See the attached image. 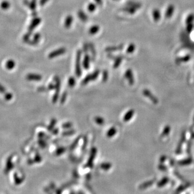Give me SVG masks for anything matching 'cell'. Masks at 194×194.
Returning a JSON list of instances; mask_svg holds the SVG:
<instances>
[{
    "instance_id": "cell-11",
    "label": "cell",
    "mask_w": 194,
    "mask_h": 194,
    "mask_svg": "<svg viewBox=\"0 0 194 194\" xmlns=\"http://www.w3.org/2000/svg\"><path fill=\"white\" fill-rule=\"evenodd\" d=\"M134 114V111L133 109L129 110V111L127 112V113L124 116V121L125 122H127L129 120H130L133 117Z\"/></svg>"
},
{
    "instance_id": "cell-3",
    "label": "cell",
    "mask_w": 194,
    "mask_h": 194,
    "mask_svg": "<svg viewBox=\"0 0 194 194\" xmlns=\"http://www.w3.org/2000/svg\"><path fill=\"white\" fill-rule=\"evenodd\" d=\"M55 82L56 83L55 85V89H56V92L54 95V96L53 97V102L55 103L56 102L58 98V96H59V92L60 91V79L58 76H56L55 77Z\"/></svg>"
},
{
    "instance_id": "cell-23",
    "label": "cell",
    "mask_w": 194,
    "mask_h": 194,
    "mask_svg": "<svg viewBox=\"0 0 194 194\" xmlns=\"http://www.w3.org/2000/svg\"><path fill=\"white\" fill-rule=\"evenodd\" d=\"M89 49L91 51V53H92V57L94 59V58L95 57V50L93 44L92 43L89 44Z\"/></svg>"
},
{
    "instance_id": "cell-9",
    "label": "cell",
    "mask_w": 194,
    "mask_h": 194,
    "mask_svg": "<svg viewBox=\"0 0 194 194\" xmlns=\"http://www.w3.org/2000/svg\"><path fill=\"white\" fill-rule=\"evenodd\" d=\"M90 57L86 53L85 55L84 58L83 60V62H82V65H83V67L85 69H89V66H90Z\"/></svg>"
},
{
    "instance_id": "cell-43",
    "label": "cell",
    "mask_w": 194,
    "mask_h": 194,
    "mask_svg": "<svg viewBox=\"0 0 194 194\" xmlns=\"http://www.w3.org/2000/svg\"><path fill=\"white\" fill-rule=\"evenodd\" d=\"M55 89V85H54L52 83L49 84V85L48 86V89L49 90H53V89Z\"/></svg>"
},
{
    "instance_id": "cell-34",
    "label": "cell",
    "mask_w": 194,
    "mask_h": 194,
    "mask_svg": "<svg viewBox=\"0 0 194 194\" xmlns=\"http://www.w3.org/2000/svg\"><path fill=\"white\" fill-rule=\"evenodd\" d=\"M75 133V131L73 130H69L66 132L63 133V135H65V136H69V135H71Z\"/></svg>"
},
{
    "instance_id": "cell-42",
    "label": "cell",
    "mask_w": 194,
    "mask_h": 194,
    "mask_svg": "<svg viewBox=\"0 0 194 194\" xmlns=\"http://www.w3.org/2000/svg\"><path fill=\"white\" fill-rule=\"evenodd\" d=\"M49 0H41L40 1V4L41 6H44Z\"/></svg>"
},
{
    "instance_id": "cell-18",
    "label": "cell",
    "mask_w": 194,
    "mask_h": 194,
    "mask_svg": "<svg viewBox=\"0 0 194 194\" xmlns=\"http://www.w3.org/2000/svg\"><path fill=\"white\" fill-rule=\"evenodd\" d=\"M15 66V63L13 60H9L6 63V68L8 70H12Z\"/></svg>"
},
{
    "instance_id": "cell-19",
    "label": "cell",
    "mask_w": 194,
    "mask_h": 194,
    "mask_svg": "<svg viewBox=\"0 0 194 194\" xmlns=\"http://www.w3.org/2000/svg\"><path fill=\"white\" fill-rule=\"evenodd\" d=\"M111 167H112V165L110 163H108V162L102 163V165H100L101 168L104 171H108L111 168Z\"/></svg>"
},
{
    "instance_id": "cell-39",
    "label": "cell",
    "mask_w": 194,
    "mask_h": 194,
    "mask_svg": "<svg viewBox=\"0 0 194 194\" xmlns=\"http://www.w3.org/2000/svg\"><path fill=\"white\" fill-rule=\"evenodd\" d=\"M89 49V45H87V44H84V48H83V51L85 53H87Z\"/></svg>"
},
{
    "instance_id": "cell-7",
    "label": "cell",
    "mask_w": 194,
    "mask_h": 194,
    "mask_svg": "<svg viewBox=\"0 0 194 194\" xmlns=\"http://www.w3.org/2000/svg\"><path fill=\"white\" fill-rule=\"evenodd\" d=\"M26 79L29 80H35V81H40L42 79V77L40 75L38 74H28L26 76Z\"/></svg>"
},
{
    "instance_id": "cell-45",
    "label": "cell",
    "mask_w": 194,
    "mask_h": 194,
    "mask_svg": "<svg viewBox=\"0 0 194 194\" xmlns=\"http://www.w3.org/2000/svg\"><path fill=\"white\" fill-rule=\"evenodd\" d=\"M96 4H98L99 6H102V0H95Z\"/></svg>"
},
{
    "instance_id": "cell-14",
    "label": "cell",
    "mask_w": 194,
    "mask_h": 194,
    "mask_svg": "<svg viewBox=\"0 0 194 194\" xmlns=\"http://www.w3.org/2000/svg\"><path fill=\"white\" fill-rule=\"evenodd\" d=\"M100 30V27L97 25H95L93 26L92 27H91L89 29V33L91 35H95V33H97Z\"/></svg>"
},
{
    "instance_id": "cell-1",
    "label": "cell",
    "mask_w": 194,
    "mask_h": 194,
    "mask_svg": "<svg viewBox=\"0 0 194 194\" xmlns=\"http://www.w3.org/2000/svg\"><path fill=\"white\" fill-rule=\"evenodd\" d=\"M82 51L79 50L77 52L76 61V75L77 77H80L82 75V70L80 66V60L82 57Z\"/></svg>"
},
{
    "instance_id": "cell-10",
    "label": "cell",
    "mask_w": 194,
    "mask_h": 194,
    "mask_svg": "<svg viewBox=\"0 0 194 194\" xmlns=\"http://www.w3.org/2000/svg\"><path fill=\"white\" fill-rule=\"evenodd\" d=\"M73 21V18L71 15H69L66 17V19L65 20L64 22V26L68 29L71 27V26L72 24Z\"/></svg>"
},
{
    "instance_id": "cell-4",
    "label": "cell",
    "mask_w": 194,
    "mask_h": 194,
    "mask_svg": "<svg viewBox=\"0 0 194 194\" xmlns=\"http://www.w3.org/2000/svg\"><path fill=\"white\" fill-rule=\"evenodd\" d=\"M66 52V49L64 48H59L58 49L56 50L55 51H53V52L50 53L49 55V58L51 59V58H53L57 57L58 56L62 55L63 54H64V53Z\"/></svg>"
},
{
    "instance_id": "cell-41",
    "label": "cell",
    "mask_w": 194,
    "mask_h": 194,
    "mask_svg": "<svg viewBox=\"0 0 194 194\" xmlns=\"http://www.w3.org/2000/svg\"><path fill=\"white\" fill-rule=\"evenodd\" d=\"M186 188V187H183V186H181L180 187L178 188V191H176V193H180L183 190V189Z\"/></svg>"
},
{
    "instance_id": "cell-37",
    "label": "cell",
    "mask_w": 194,
    "mask_h": 194,
    "mask_svg": "<svg viewBox=\"0 0 194 194\" xmlns=\"http://www.w3.org/2000/svg\"><path fill=\"white\" fill-rule=\"evenodd\" d=\"M6 91V90L5 89V87L2 84H0V93H5Z\"/></svg>"
},
{
    "instance_id": "cell-27",
    "label": "cell",
    "mask_w": 194,
    "mask_h": 194,
    "mask_svg": "<svg viewBox=\"0 0 194 194\" xmlns=\"http://www.w3.org/2000/svg\"><path fill=\"white\" fill-rule=\"evenodd\" d=\"M95 122L98 125H102L104 124V119L102 117H95Z\"/></svg>"
},
{
    "instance_id": "cell-33",
    "label": "cell",
    "mask_w": 194,
    "mask_h": 194,
    "mask_svg": "<svg viewBox=\"0 0 194 194\" xmlns=\"http://www.w3.org/2000/svg\"><path fill=\"white\" fill-rule=\"evenodd\" d=\"M13 167V164L11 163V160H9L7 163V166H6V169L8 170V171H9L11 168Z\"/></svg>"
},
{
    "instance_id": "cell-29",
    "label": "cell",
    "mask_w": 194,
    "mask_h": 194,
    "mask_svg": "<svg viewBox=\"0 0 194 194\" xmlns=\"http://www.w3.org/2000/svg\"><path fill=\"white\" fill-rule=\"evenodd\" d=\"M1 7L3 9H7L8 8L10 7V4L7 1H4L1 4Z\"/></svg>"
},
{
    "instance_id": "cell-21",
    "label": "cell",
    "mask_w": 194,
    "mask_h": 194,
    "mask_svg": "<svg viewBox=\"0 0 194 194\" xmlns=\"http://www.w3.org/2000/svg\"><path fill=\"white\" fill-rule=\"evenodd\" d=\"M169 180L167 178H163L160 182H159L158 183V187H162L164 186L165 184H167Z\"/></svg>"
},
{
    "instance_id": "cell-2",
    "label": "cell",
    "mask_w": 194,
    "mask_h": 194,
    "mask_svg": "<svg viewBox=\"0 0 194 194\" xmlns=\"http://www.w3.org/2000/svg\"><path fill=\"white\" fill-rule=\"evenodd\" d=\"M100 71L99 70H97L95 71L94 72L92 73L91 74H90L88 76H86L82 82V85H86L88 84L90 82L95 80L97 78L99 75Z\"/></svg>"
},
{
    "instance_id": "cell-35",
    "label": "cell",
    "mask_w": 194,
    "mask_h": 194,
    "mask_svg": "<svg viewBox=\"0 0 194 194\" xmlns=\"http://www.w3.org/2000/svg\"><path fill=\"white\" fill-rule=\"evenodd\" d=\"M65 151V149L63 147H60V148H58L57 151H56V154L58 155H59L62 154V153H63L64 151Z\"/></svg>"
},
{
    "instance_id": "cell-5",
    "label": "cell",
    "mask_w": 194,
    "mask_h": 194,
    "mask_svg": "<svg viewBox=\"0 0 194 194\" xmlns=\"http://www.w3.org/2000/svg\"><path fill=\"white\" fill-rule=\"evenodd\" d=\"M41 22V19L39 18V17H36L33 19L29 27V33H31V32L33 31V30L37 27L38 25H39L40 23Z\"/></svg>"
},
{
    "instance_id": "cell-24",
    "label": "cell",
    "mask_w": 194,
    "mask_h": 194,
    "mask_svg": "<svg viewBox=\"0 0 194 194\" xmlns=\"http://www.w3.org/2000/svg\"><path fill=\"white\" fill-rule=\"evenodd\" d=\"M76 84V80L75 79L74 77H70L69 79L68 80V85L70 87H72Z\"/></svg>"
},
{
    "instance_id": "cell-13",
    "label": "cell",
    "mask_w": 194,
    "mask_h": 194,
    "mask_svg": "<svg viewBox=\"0 0 194 194\" xmlns=\"http://www.w3.org/2000/svg\"><path fill=\"white\" fill-rule=\"evenodd\" d=\"M78 16L79 18L83 22H86L88 20V16L82 10H80L78 13Z\"/></svg>"
},
{
    "instance_id": "cell-30",
    "label": "cell",
    "mask_w": 194,
    "mask_h": 194,
    "mask_svg": "<svg viewBox=\"0 0 194 194\" xmlns=\"http://www.w3.org/2000/svg\"><path fill=\"white\" fill-rule=\"evenodd\" d=\"M109 77V73L107 71H104L102 73V80L104 82H106L108 79Z\"/></svg>"
},
{
    "instance_id": "cell-16",
    "label": "cell",
    "mask_w": 194,
    "mask_h": 194,
    "mask_svg": "<svg viewBox=\"0 0 194 194\" xmlns=\"http://www.w3.org/2000/svg\"><path fill=\"white\" fill-rule=\"evenodd\" d=\"M122 45H119V46H109L106 48L105 49V51L106 52H109V53H111L113 51H117V50H119L122 49Z\"/></svg>"
},
{
    "instance_id": "cell-31",
    "label": "cell",
    "mask_w": 194,
    "mask_h": 194,
    "mask_svg": "<svg viewBox=\"0 0 194 194\" xmlns=\"http://www.w3.org/2000/svg\"><path fill=\"white\" fill-rule=\"evenodd\" d=\"M13 95L10 93H5V95H4V98L6 100H10L11 99L13 98Z\"/></svg>"
},
{
    "instance_id": "cell-32",
    "label": "cell",
    "mask_w": 194,
    "mask_h": 194,
    "mask_svg": "<svg viewBox=\"0 0 194 194\" xmlns=\"http://www.w3.org/2000/svg\"><path fill=\"white\" fill-rule=\"evenodd\" d=\"M56 120L55 119H53L52 120V122H51L50 124L49 127H48V129L49 131H51V130H53V128L55 126V125L56 124Z\"/></svg>"
},
{
    "instance_id": "cell-46",
    "label": "cell",
    "mask_w": 194,
    "mask_h": 194,
    "mask_svg": "<svg viewBox=\"0 0 194 194\" xmlns=\"http://www.w3.org/2000/svg\"><path fill=\"white\" fill-rule=\"evenodd\" d=\"M38 90H40V91H44V90H45V88L44 87H40L38 89Z\"/></svg>"
},
{
    "instance_id": "cell-15",
    "label": "cell",
    "mask_w": 194,
    "mask_h": 194,
    "mask_svg": "<svg viewBox=\"0 0 194 194\" xmlns=\"http://www.w3.org/2000/svg\"><path fill=\"white\" fill-rule=\"evenodd\" d=\"M40 39H41V35L40 33H37L34 35L33 40L32 41H30L31 44L32 45H36L37 43L39 42Z\"/></svg>"
},
{
    "instance_id": "cell-6",
    "label": "cell",
    "mask_w": 194,
    "mask_h": 194,
    "mask_svg": "<svg viewBox=\"0 0 194 194\" xmlns=\"http://www.w3.org/2000/svg\"><path fill=\"white\" fill-rule=\"evenodd\" d=\"M96 153H97V149H96V148H92V151H91V155H90V157L89 158V161H88L87 163V166L88 167H92V166H93V163L94 159L95 158Z\"/></svg>"
},
{
    "instance_id": "cell-28",
    "label": "cell",
    "mask_w": 194,
    "mask_h": 194,
    "mask_svg": "<svg viewBox=\"0 0 194 194\" xmlns=\"http://www.w3.org/2000/svg\"><path fill=\"white\" fill-rule=\"evenodd\" d=\"M96 7H97V6H96L95 4L91 3L88 5L87 9L90 12H93L96 9Z\"/></svg>"
},
{
    "instance_id": "cell-26",
    "label": "cell",
    "mask_w": 194,
    "mask_h": 194,
    "mask_svg": "<svg viewBox=\"0 0 194 194\" xmlns=\"http://www.w3.org/2000/svg\"><path fill=\"white\" fill-rule=\"evenodd\" d=\"M154 183V181H151L149 182H145L144 183L142 184L140 186V189H145L146 188L148 187L149 186H151V184Z\"/></svg>"
},
{
    "instance_id": "cell-22",
    "label": "cell",
    "mask_w": 194,
    "mask_h": 194,
    "mask_svg": "<svg viewBox=\"0 0 194 194\" xmlns=\"http://www.w3.org/2000/svg\"><path fill=\"white\" fill-rule=\"evenodd\" d=\"M30 8L33 11H35L36 7V0H32V1L28 4Z\"/></svg>"
},
{
    "instance_id": "cell-17",
    "label": "cell",
    "mask_w": 194,
    "mask_h": 194,
    "mask_svg": "<svg viewBox=\"0 0 194 194\" xmlns=\"http://www.w3.org/2000/svg\"><path fill=\"white\" fill-rule=\"evenodd\" d=\"M117 132V129H116L115 127H111L107 132L106 135H107V137L111 138V137H113V136L115 135Z\"/></svg>"
},
{
    "instance_id": "cell-8",
    "label": "cell",
    "mask_w": 194,
    "mask_h": 194,
    "mask_svg": "<svg viewBox=\"0 0 194 194\" xmlns=\"http://www.w3.org/2000/svg\"><path fill=\"white\" fill-rule=\"evenodd\" d=\"M144 94L146 97H147L149 98L150 100H151L152 102H153L154 104H157L158 103V100L156 97H155L154 95L151 94V92H149L147 90H145L144 91Z\"/></svg>"
},
{
    "instance_id": "cell-40",
    "label": "cell",
    "mask_w": 194,
    "mask_h": 194,
    "mask_svg": "<svg viewBox=\"0 0 194 194\" xmlns=\"http://www.w3.org/2000/svg\"><path fill=\"white\" fill-rule=\"evenodd\" d=\"M41 160L42 158H41L40 155H36V158H35V161L36 162H40L41 161Z\"/></svg>"
},
{
    "instance_id": "cell-38",
    "label": "cell",
    "mask_w": 194,
    "mask_h": 194,
    "mask_svg": "<svg viewBox=\"0 0 194 194\" xmlns=\"http://www.w3.org/2000/svg\"><path fill=\"white\" fill-rule=\"evenodd\" d=\"M66 96H67V95H66V92L64 93L63 95H62V99H61V102L62 103H63L64 102H65V100H66Z\"/></svg>"
},
{
    "instance_id": "cell-44",
    "label": "cell",
    "mask_w": 194,
    "mask_h": 194,
    "mask_svg": "<svg viewBox=\"0 0 194 194\" xmlns=\"http://www.w3.org/2000/svg\"><path fill=\"white\" fill-rule=\"evenodd\" d=\"M134 49V48H133V45H131V46L129 47L128 50H127V53H132V51Z\"/></svg>"
},
{
    "instance_id": "cell-36",
    "label": "cell",
    "mask_w": 194,
    "mask_h": 194,
    "mask_svg": "<svg viewBox=\"0 0 194 194\" xmlns=\"http://www.w3.org/2000/svg\"><path fill=\"white\" fill-rule=\"evenodd\" d=\"M72 126V124L70 122H67V123H65V124H64L63 125H62L63 128H65V129H69V128H71Z\"/></svg>"
},
{
    "instance_id": "cell-20",
    "label": "cell",
    "mask_w": 194,
    "mask_h": 194,
    "mask_svg": "<svg viewBox=\"0 0 194 194\" xmlns=\"http://www.w3.org/2000/svg\"><path fill=\"white\" fill-rule=\"evenodd\" d=\"M171 131V127L169 126H167L165 127V129L163 130V132H162V135H161V138L162 137H165L166 136H167L169 134V132Z\"/></svg>"
},
{
    "instance_id": "cell-12",
    "label": "cell",
    "mask_w": 194,
    "mask_h": 194,
    "mask_svg": "<svg viewBox=\"0 0 194 194\" xmlns=\"http://www.w3.org/2000/svg\"><path fill=\"white\" fill-rule=\"evenodd\" d=\"M125 76H126V78L128 79L129 84H131V85L133 84V83H134V79H133V75H132L131 70H127L126 71V73H125Z\"/></svg>"
},
{
    "instance_id": "cell-25",
    "label": "cell",
    "mask_w": 194,
    "mask_h": 194,
    "mask_svg": "<svg viewBox=\"0 0 194 194\" xmlns=\"http://www.w3.org/2000/svg\"><path fill=\"white\" fill-rule=\"evenodd\" d=\"M191 162H192V159L191 158H189V159L185 160L180 161L178 163V165H179L184 166V165H189V164H190Z\"/></svg>"
}]
</instances>
